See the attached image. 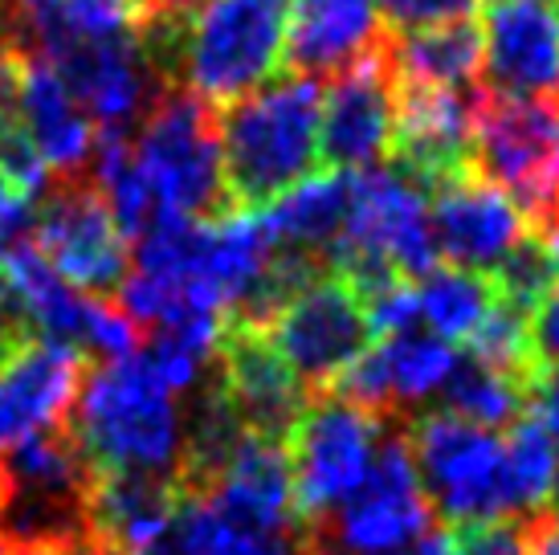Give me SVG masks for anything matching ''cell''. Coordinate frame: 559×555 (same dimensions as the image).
Masks as SVG:
<instances>
[{"label": "cell", "instance_id": "obj_1", "mask_svg": "<svg viewBox=\"0 0 559 555\" xmlns=\"http://www.w3.org/2000/svg\"><path fill=\"white\" fill-rule=\"evenodd\" d=\"M290 0H192L143 25V49L168 91L229 107L282 70Z\"/></svg>", "mask_w": 559, "mask_h": 555}, {"label": "cell", "instance_id": "obj_2", "mask_svg": "<svg viewBox=\"0 0 559 555\" xmlns=\"http://www.w3.org/2000/svg\"><path fill=\"white\" fill-rule=\"evenodd\" d=\"M70 433L94 474L180 479L188 437L185 409L143 352L86 371Z\"/></svg>", "mask_w": 559, "mask_h": 555}, {"label": "cell", "instance_id": "obj_3", "mask_svg": "<svg viewBox=\"0 0 559 555\" xmlns=\"http://www.w3.org/2000/svg\"><path fill=\"white\" fill-rule=\"evenodd\" d=\"M319 123H323L319 78L290 70L217 110L221 164L234 213H262L282 192L314 176Z\"/></svg>", "mask_w": 559, "mask_h": 555}, {"label": "cell", "instance_id": "obj_4", "mask_svg": "<svg viewBox=\"0 0 559 555\" xmlns=\"http://www.w3.org/2000/svg\"><path fill=\"white\" fill-rule=\"evenodd\" d=\"M131 155L156 221H217L234 213L221 164L217 107L185 91H164L156 107L143 115Z\"/></svg>", "mask_w": 559, "mask_h": 555}, {"label": "cell", "instance_id": "obj_5", "mask_svg": "<svg viewBox=\"0 0 559 555\" xmlns=\"http://www.w3.org/2000/svg\"><path fill=\"white\" fill-rule=\"evenodd\" d=\"M474 168L527 216L531 233L559 221V98L474 91Z\"/></svg>", "mask_w": 559, "mask_h": 555}, {"label": "cell", "instance_id": "obj_6", "mask_svg": "<svg viewBox=\"0 0 559 555\" xmlns=\"http://www.w3.org/2000/svg\"><path fill=\"white\" fill-rule=\"evenodd\" d=\"M408 449L420 491L441 523L466 527L519 515L507 479V449L495 429L469 425L453 413H417L408 425Z\"/></svg>", "mask_w": 559, "mask_h": 555}, {"label": "cell", "instance_id": "obj_7", "mask_svg": "<svg viewBox=\"0 0 559 555\" xmlns=\"http://www.w3.org/2000/svg\"><path fill=\"white\" fill-rule=\"evenodd\" d=\"M437 527V515L420 491L404 425H384L372 470L311 540L335 555H401Z\"/></svg>", "mask_w": 559, "mask_h": 555}, {"label": "cell", "instance_id": "obj_8", "mask_svg": "<svg viewBox=\"0 0 559 555\" xmlns=\"http://www.w3.org/2000/svg\"><path fill=\"white\" fill-rule=\"evenodd\" d=\"M262 331L270 347L282 355V364L307 388V397L331 392L343 371L372 347L368 307L335 270L302 282L265 319Z\"/></svg>", "mask_w": 559, "mask_h": 555}, {"label": "cell", "instance_id": "obj_9", "mask_svg": "<svg viewBox=\"0 0 559 555\" xmlns=\"http://www.w3.org/2000/svg\"><path fill=\"white\" fill-rule=\"evenodd\" d=\"M380 433H384V421H376L356 404L340 401L331 392L311 397L286 441L295 510L307 531L323 527L356 494L359 482L368 479Z\"/></svg>", "mask_w": 559, "mask_h": 555}, {"label": "cell", "instance_id": "obj_10", "mask_svg": "<svg viewBox=\"0 0 559 555\" xmlns=\"http://www.w3.org/2000/svg\"><path fill=\"white\" fill-rule=\"evenodd\" d=\"M25 237L46 258L53 274L94 298L119 294L127 270H131V241L119 229V221L110 213L103 188L91 180V172L66 176L49 192H41L33 229Z\"/></svg>", "mask_w": 559, "mask_h": 555}, {"label": "cell", "instance_id": "obj_11", "mask_svg": "<svg viewBox=\"0 0 559 555\" xmlns=\"http://www.w3.org/2000/svg\"><path fill=\"white\" fill-rule=\"evenodd\" d=\"M347 262H384L404 282H420L441 262L425 188L401 168L352 172V213L331 270Z\"/></svg>", "mask_w": 559, "mask_h": 555}, {"label": "cell", "instance_id": "obj_12", "mask_svg": "<svg viewBox=\"0 0 559 555\" xmlns=\"http://www.w3.org/2000/svg\"><path fill=\"white\" fill-rule=\"evenodd\" d=\"M453 368H457V355L450 340L408 327V331L384 335L359 355L335 380L331 397L356 404L384 425H408L417 416V404L445 388Z\"/></svg>", "mask_w": 559, "mask_h": 555}, {"label": "cell", "instance_id": "obj_13", "mask_svg": "<svg viewBox=\"0 0 559 555\" xmlns=\"http://www.w3.org/2000/svg\"><path fill=\"white\" fill-rule=\"evenodd\" d=\"M209 368H213L221 397L241 421V429L265 441H278V446L290 441L311 397L295 380V371L282 364V355L270 347L262 327L225 319Z\"/></svg>", "mask_w": 559, "mask_h": 555}, {"label": "cell", "instance_id": "obj_14", "mask_svg": "<svg viewBox=\"0 0 559 555\" xmlns=\"http://www.w3.org/2000/svg\"><path fill=\"white\" fill-rule=\"evenodd\" d=\"M474 94L453 86H429L392 78V135L389 155L408 180L425 192L457 172L474 168V127H469Z\"/></svg>", "mask_w": 559, "mask_h": 555}, {"label": "cell", "instance_id": "obj_15", "mask_svg": "<svg viewBox=\"0 0 559 555\" xmlns=\"http://www.w3.org/2000/svg\"><path fill=\"white\" fill-rule=\"evenodd\" d=\"M429 225H433L437 258L457 270L495 274L511 258L519 241H527V216L495 188L478 168H466L429 188Z\"/></svg>", "mask_w": 559, "mask_h": 555}, {"label": "cell", "instance_id": "obj_16", "mask_svg": "<svg viewBox=\"0 0 559 555\" xmlns=\"http://www.w3.org/2000/svg\"><path fill=\"white\" fill-rule=\"evenodd\" d=\"M478 86L511 98H559V4L486 0Z\"/></svg>", "mask_w": 559, "mask_h": 555}, {"label": "cell", "instance_id": "obj_17", "mask_svg": "<svg viewBox=\"0 0 559 555\" xmlns=\"http://www.w3.org/2000/svg\"><path fill=\"white\" fill-rule=\"evenodd\" d=\"M86 355L53 340H25L0 364V458L37 433L62 429L79 404Z\"/></svg>", "mask_w": 559, "mask_h": 555}, {"label": "cell", "instance_id": "obj_18", "mask_svg": "<svg viewBox=\"0 0 559 555\" xmlns=\"http://www.w3.org/2000/svg\"><path fill=\"white\" fill-rule=\"evenodd\" d=\"M9 74H13V110L16 123L25 127L29 143L37 147L46 172L58 180L91 172L94 155V123L79 107L74 91L66 86L62 70L49 62L41 49L25 46L13 37L9 46Z\"/></svg>", "mask_w": 559, "mask_h": 555}, {"label": "cell", "instance_id": "obj_19", "mask_svg": "<svg viewBox=\"0 0 559 555\" xmlns=\"http://www.w3.org/2000/svg\"><path fill=\"white\" fill-rule=\"evenodd\" d=\"M46 58L62 70L66 86L74 91L79 107L91 115V123H98V131H127L131 123H143V115L168 91L143 49L140 33L62 46Z\"/></svg>", "mask_w": 559, "mask_h": 555}, {"label": "cell", "instance_id": "obj_20", "mask_svg": "<svg viewBox=\"0 0 559 555\" xmlns=\"http://www.w3.org/2000/svg\"><path fill=\"white\" fill-rule=\"evenodd\" d=\"M392 135V66L384 37L356 66L335 74L323 94L319 155L335 172L376 168L389 155Z\"/></svg>", "mask_w": 559, "mask_h": 555}, {"label": "cell", "instance_id": "obj_21", "mask_svg": "<svg viewBox=\"0 0 559 555\" xmlns=\"http://www.w3.org/2000/svg\"><path fill=\"white\" fill-rule=\"evenodd\" d=\"M384 37L376 0H290L286 70L307 78L343 74Z\"/></svg>", "mask_w": 559, "mask_h": 555}, {"label": "cell", "instance_id": "obj_22", "mask_svg": "<svg viewBox=\"0 0 559 555\" xmlns=\"http://www.w3.org/2000/svg\"><path fill=\"white\" fill-rule=\"evenodd\" d=\"M180 503V486L152 474H94L86 491V543L152 555Z\"/></svg>", "mask_w": 559, "mask_h": 555}, {"label": "cell", "instance_id": "obj_23", "mask_svg": "<svg viewBox=\"0 0 559 555\" xmlns=\"http://www.w3.org/2000/svg\"><path fill=\"white\" fill-rule=\"evenodd\" d=\"M347 213H352V172L326 168L282 192L258 216L278 249L331 265L347 229Z\"/></svg>", "mask_w": 559, "mask_h": 555}, {"label": "cell", "instance_id": "obj_24", "mask_svg": "<svg viewBox=\"0 0 559 555\" xmlns=\"http://www.w3.org/2000/svg\"><path fill=\"white\" fill-rule=\"evenodd\" d=\"M311 531L307 535L265 531L221 510L209 498L180 494L176 515L152 555H311Z\"/></svg>", "mask_w": 559, "mask_h": 555}, {"label": "cell", "instance_id": "obj_25", "mask_svg": "<svg viewBox=\"0 0 559 555\" xmlns=\"http://www.w3.org/2000/svg\"><path fill=\"white\" fill-rule=\"evenodd\" d=\"M392 78L429 82V86H453V91H478L481 82V29L474 21H445L429 29L389 33Z\"/></svg>", "mask_w": 559, "mask_h": 555}, {"label": "cell", "instance_id": "obj_26", "mask_svg": "<svg viewBox=\"0 0 559 555\" xmlns=\"http://www.w3.org/2000/svg\"><path fill=\"white\" fill-rule=\"evenodd\" d=\"M135 33H143L140 0H33L25 13H16V37L41 54Z\"/></svg>", "mask_w": 559, "mask_h": 555}, {"label": "cell", "instance_id": "obj_27", "mask_svg": "<svg viewBox=\"0 0 559 555\" xmlns=\"http://www.w3.org/2000/svg\"><path fill=\"white\" fill-rule=\"evenodd\" d=\"M420 315L429 319V331L450 343H466L478 323L495 310L498 286L495 278L474 274V270H457V265H437L433 274L420 278L417 286Z\"/></svg>", "mask_w": 559, "mask_h": 555}, {"label": "cell", "instance_id": "obj_28", "mask_svg": "<svg viewBox=\"0 0 559 555\" xmlns=\"http://www.w3.org/2000/svg\"><path fill=\"white\" fill-rule=\"evenodd\" d=\"M441 397H445V413L495 433L519 425L527 413V385L486 368L478 359H462L441 388Z\"/></svg>", "mask_w": 559, "mask_h": 555}, {"label": "cell", "instance_id": "obj_29", "mask_svg": "<svg viewBox=\"0 0 559 555\" xmlns=\"http://www.w3.org/2000/svg\"><path fill=\"white\" fill-rule=\"evenodd\" d=\"M502 449H507V479H511L519 515L539 510L547 503V494H551V479H556V437L539 421L523 416L519 425H511Z\"/></svg>", "mask_w": 559, "mask_h": 555}, {"label": "cell", "instance_id": "obj_30", "mask_svg": "<svg viewBox=\"0 0 559 555\" xmlns=\"http://www.w3.org/2000/svg\"><path fill=\"white\" fill-rule=\"evenodd\" d=\"M389 33H413L445 21H469L478 0H376Z\"/></svg>", "mask_w": 559, "mask_h": 555}, {"label": "cell", "instance_id": "obj_31", "mask_svg": "<svg viewBox=\"0 0 559 555\" xmlns=\"http://www.w3.org/2000/svg\"><path fill=\"white\" fill-rule=\"evenodd\" d=\"M457 555H527L523 519H486V523L453 527Z\"/></svg>", "mask_w": 559, "mask_h": 555}, {"label": "cell", "instance_id": "obj_32", "mask_svg": "<svg viewBox=\"0 0 559 555\" xmlns=\"http://www.w3.org/2000/svg\"><path fill=\"white\" fill-rule=\"evenodd\" d=\"M531 352L539 368H559V274L531 310Z\"/></svg>", "mask_w": 559, "mask_h": 555}, {"label": "cell", "instance_id": "obj_33", "mask_svg": "<svg viewBox=\"0 0 559 555\" xmlns=\"http://www.w3.org/2000/svg\"><path fill=\"white\" fill-rule=\"evenodd\" d=\"M559 441V368H539L527 380V413Z\"/></svg>", "mask_w": 559, "mask_h": 555}, {"label": "cell", "instance_id": "obj_34", "mask_svg": "<svg viewBox=\"0 0 559 555\" xmlns=\"http://www.w3.org/2000/svg\"><path fill=\"white\" fill-rule=\"evenodd\" d=\"M523 543L527 555H559V519L551 510H531L523 515Z\"/></svg>", "mask_w": 559, "mask_h": 555}, {"label": "cell", "instance_id": "obj_35", "mask_svg": "<svg viewBox=\"0 0 559 555\" xmlns=\"http://www.w3.org/2000/svg\"><path fill=\"white\" fill-rule=\"evenodd\" d=\"M33 340L29 327L21 323V315H16V307L9 303V294L0 291V364H4V355L13 352L16 343Z\"/></svg>", "mask_w": 559, "mask_h": 555}, {"label": "cell", "instance_id": "obj_36", "mask_svg": "<svg viewBox=\"0 0 559 555\" xmlns=\"http://www.w3.org/2000/svg\"><path fill=\"white\" fill-rule=\"evenodd\" d=\"M29 216V201L16 192L13 185H9V176L0 172V229L4 233H13L21 221Z\"/></svg>", "mask_w": 559, "mask_h": 555}, {"label": "cell", "instance_id": "obj_37", "mask_svg": "<svg viewBox=\"0 0 559 555\" xmlns=\"http://www.w3.org/2000/svg\"><path fill=\"white\" fill-rule=\"evenodd\" d=\"M401 555H457V540L450 527H429L413 547H404Z\"/></svg>", "mask_w": 559, "mask_h": 555}, {"label": "cell", "instance_id": "obj_38", "mask_svg": "<svg viewBox=\"0 0 559 555\" xmlns=\"http://www.w3.org/2000/svg\"><path fill=\"white\" fill-rule=\"evenodd\" d=\"M143 4V25L156 21V16H171V13H185L192 0H140Z\"/></svg>", "mask_w": 559, "mask_h": 555}, {"label": "cell", "instance_id": "obj_39", "mask_svg": "<svg viewBox=\"0 0 559 555\" xmlns=\"http://www.w3.org/2000/svg\"><path fill=\"white\" fill-rule=\"evenodd\" d=\"M79 547H70V543H13V555H79Z\"/></svg>", "mask_w": 559, "mask_h": 555}, {"label": "cell", "instance_id": "obj_40", "mask_svg": "<svg viewBox=\"0 0 559 555\" xmlns=\"http://www.w3.org/2000/svg\"><path fill=\"white\" fill-rule=\"evenodd\" d=\"M547 503H551V515L559 519V462H556V479H551V494H547Z\"/></svg>", "mask_w": 559, "mask_h": 555}, {"label": "cell", "instance_id": "obj_41", "mask_svg": "<svg viewBox=\"0 0 559 555\" xmlns=\"http://www.w3.org/2000/svg\"><path fill=\"white\" fill-rule=\"evenodd\" d=\"M79 555H123V552H110V547H98V543H82Z\"/></svg>", "mask_w": 559, "mask_h": 555}, {"label": "cell", "instance_id": "obj_42", "mask_svg": "<svg viewBox=\"0 0 559 555\" xmlns=\"http://www.w3.org/2000/svg\"><path fill=\"white\" fill-rule=\"evenodd\" d=\"M4 498H9V479H4V465H0V510H4Z\"/></svg>", "mask_w": 559, "mask_h": 555}, {"label": "cell", "instance_id": "obj_43", "mask_svg": "<svg viewBox=\"0 0 559 555\" xmlns=\"http://www.w3.org/2000/svg\"><path fill=\"white\" fill-rule=\"evenodd\" d=\"M29 4H33V0H9V9H13V13H25Z\"/></svg>", "mask_w": 559, "mask_h": 555}, {"label": "cell", "instance_id": "obj_44", "mask_svg": "<svg viewBox=\"0 0 559 555\" xmlns=\"http://www.w3.org/2000/svg\"><path fill=\"white\" fill-rule=\"evenodd\" d=\"M314 543V540H311ZM311 555H335V552H326V547H319V543H314V547H311Z\"/></svg>", "mask_w": 559, "mask_h": 555}, {"label": "cell", "instance_id": "obj_45", "mask_svg": "<svg viewBox=\"0 0 559 555\" xmlns=\"http://www.w3.org/2000/svg\"><path fill=\"white\" fill-rule=\"evenodd\" d=\"M4 237H9V233H4V229H0V253H4Z\"/></svg>", "mask_w": 559, "mask_h": 555}]
</instances>
